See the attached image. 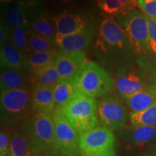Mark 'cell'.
<instances>
[{
    "mask_svg": "<svg viewBox=\"0 0 156 156\" xmlns=\"http://www.w3.org/2000/svg\"><path fill=\"white\" fill-rule=\"evenodd\" d=\"M96 48L105 56L116 60L119 67L132 64V58L136 54L122 27L112 17H107L101 23L98 29Z\"/></svg>",
    "mask_w": 156,
    "mask_h": 156,
    "instance_id": "6da1fadb",
    "label": "cell"
},
{
    "mask_svg": "<svg viewBox=\"0 0 156 156\" xmlns=\"http://www.w3.org/2000/svg\"><path fill=\"white\" fill-rule=\"evenodd\" d=\"M32 87L2 92L0 95L2 129L12 131L32 116Z\"/></svg>",
    "mask_w": 156,
    "mask_h": 156,
    "instance_id": "7a4b0ae2",
    "label": "cell"
},
{
    "mask_svg": "<svg viewBox=\"0 0 156 156\" xmlns=\"http://www.w3.org/2000/svg\"><path fill=\"white\" fill-rule=\"evenodd\" d=\"M74 129L80 134L99 126L98 102L94 98L81 95L61 110Z\"/></svg>",
    "mask_w": 156,
    "mask_h": 156,
    "instance_id": "3957f363",
    "label": "cell"
},
{
    "mask_svg": "<svg viewBox=\"0 0 156 156\" xmlns=\"http://www.w3.org/2000/svg\"><path fill=\"white\" fill-rule=\"evenodd\" d=\"M82 95L99 98L110 95L114 90V81L107 72L95 62L88 61L75 79Z\"/></svg>",
    "mask_w": 156,
    "mask_h": 156,
    "instance_id": "277c9868",
    "label": "cell"
},
{
    "mask_svg": "<svg viewBox=\"0 0 156 156\" xmlns=\"http://www.w3.org/2000/svg\"><path fill=\"white\" fill-rule=\"evenodd\" d=\"M30 145L41 153L54 151V124L51 115L34 114L19 126Z\"/></svg>",
    "mask_w": 156,
    "mask_h": 156,
    "instance_id": "5b68a950",
    "label": "cell"
},
{
    "mask_svg": "<svg viewBox=\"0 0 156 156\" xmlns=\"http://www.w3.org/2000/svg\"><path fill=\"white\" fill-rule=\"evenodd\" d=\"M80 156H116V136L103 126L80 135Z\"/></svg>",
    "mask_w": 156,
    "mask_h": 156,
    "instance_id": "8992f818",
    "label": "cell"
},
{
    "mask_svg": "<svg viewBox=\"0 0 156 156\" xmlns=\"http://www.w3.org/2000/svg\"><path fill=\"white\" fill-rule=\"evenodd\" d=\"M115 20L124 30L136 53H147L149 38L147 16L134 9L125 15L116 17Z\"/></svg>",
    "mask_w": 156,
    "mask_h": 156,
    "instance_id": "52a82bcc",
    "label": "cell"
},
{
    "mask_svg": "<svg viewBox=\"0 0 156 156\" xmlns=\"http://www.w3.org/2000/svg\"><path fill=\"white\" fill-rule=\"evenodd\" d=\"M51 116L54 124L53 152L61 156H80V134L64 118L61 110L55 109Z\"/></svg>",
    "mask_w": 156,
    "mask_h": 156,
    "instance_id": "ba28073f",
    "label": "cell"
},
{
    "mask_svg": "<svg viewBox=\"0 0 156 156\" xmlns=\"http://www.w3.org/2000/svg\"><path fill=\"white\" fill-rule=\"evenodd\" d=\"M98 117L101 126L116 132L125 127L127 112L119 98L106 95L98 102Z\"/></svg>",
    "mask_w": 156,
    "mask_h": 156,
    "instance_id": "9c48e42d",
    "label": "cell"
},
{
    "mask_svg": "<svg viewBox=\"0 0 156 156\" xmlns=\"http://www.w3.org/2000/svg\"><path fill=\"white\" fill-rule=\"evenodd\" d=\"M114 81L115 89L124 101L148 87L145 74L139 67H132V64L118 68Z\"/></svg>",
    "mask_w": 156,
    "mask_h": 156,
    "instance_id": "30bf717a",
    "label": "cell"
},
{
    "mask_svg": "<svg viewBox=\"0 0 156 156\" xmlns=\"http://www.w3.org/2000/svg\"><path fill=\"white\" fill-rule=\"evenodd\" d=\"M87 62L84 51L59 52L56 58L55 64L60 80L76 79Z\"/></svg>",
    "mask_w": 156,
    "mask_h": 156,
    "instance_id": "8fae6325",
    "label": "cell"
},
{
    "mask_svg": "<svg viewBox=\"0 0 156 156\" xmlns=\"http://www.w3.org/2000/svg\"><path fill=\"white\" fill-rule=\"evenodd\" d=\"M52 17L56 28V35L58 36L80 34L92 28L90 26V23L85 17L75 12L64 10Z\"/></svg>",
    "mask_w": 156,
    "mask_h": 156,
    "instance_id": "7c38bea8",
    "label": "cell"
},
{
    "mask_svg": "<svg viewBox=\"0 0 156 156\" xmlns=\"http://www.w3.org/2000/svg\"><path fill=\"white\" fill-rule=\"evenodd\" d=\"M124 143L133 147H142L156 140V125L124 127L118 131Z\"/></svg>",
    "mask_w": 156,
    "mask_h": 156,
    "instance_id": "4fadbf2b",
    "label": "cell"
},
{
    "mask_svg": "<svg viewBox=\"0 0 156 156\" xmlns=\"http://www.w3.org/2000/svg\"><path fill=\"white\" fill-rule=\"evenodd\" d=\"M94 38V30L89 28L87 30L69 36L56 35L55 42L56 47L61 52L83 51L88 47Z\"/></svg>",
    "mask_w": 156,
    "mask_h": 156,
    "instance_id": "5bb4252c",
    "label": "cell"
},
{
    "mask_svg": "<svg viewBox=\"0 0 156 156\" xmlns=\"http://www.w3.org/2000/svg\"><path fill=\"white\" fill-rule=\"evenodd\" d=\"M30 72L28 69H2L0 77L1 93L11 90L31 87Z\"/></svg>",
    "mask_w": 156,
    "mask_h": 156,
    "instance_id": "9a60e30c",
    "label": "cell"
},
{
    "mask_svg": "<svg viewBox=\"0 0 156 156\" xmlns=\"http://www.w3.org/2000/svg\"><path fill=\"white\" fill-rule=\"evenodd\" d=\"M31 100L35 114L51 115L55 110L53 87L33 85Z\"/></svg>",
    "mask_w": 156,
    "mask_h": 156,
    "instance_id": "2e32d148",
    "label": "cell"
},
{
    "mask_svg": "<svg viewBox=\"0 0 156 156\" xmlns=\"http://www.w3.org/2000/svg\"><path fill=\"white\" fill-rule=\"evenodd\" d=\"M28 55L7 41L1 45L0 62L2 69H28Z\"/></svg>",
    "mask_w": 156,
    "mask_h": 156,
    "instance_id": "e0dca14e",
    "label": "cell"
},
{
    "mask_svg": "<svg viewBox=\"0 0 156 156\" xmlns=\"http://www.w3.org/2000/svg\"><path fill=\"white\" fill-rule=\"evenodd\" d=\"M53 93L55 101V109L62 110L68 103L80 96V93L75 79L73 80H60L53 87Z\"/></svg>",
    "mask_w": 156,
    "mask_h": 156,
    "instance_id": "ac0fdd59",
    "label": "cell"
},
{
    "mask_svg": "<svg viewBox=\"0 0 156 156\" xmlns=\"http://www.w3.org/2000/svg\"><path fill=\"white\" fill-rule=\"evenodd\" d=\"M30 30L35 34L53 40H55L57 34L53 17H50L49 15H46L43 9L31 19Z\"/></svg>",
    "mask_w": 156,
    "mask_h": 156,
    "instance_id": "d6986e66",
    "label": "cell"
},
{
    "mask_svg": "<svg viewBox=\"0 0 156 156\" xmlns=\"http://www.w3.org/2000/svg\"><path fill=\"white\" fill-rule=\"evenodd\" d=\"M99 8L108 17H118L137 7L138 0H97Z\"/></svg>",
    "mask_w": 156,
    "mask_h": 156,
    "instance_id": "ffe728a7",
    "label": "cell"
},
{
    "mask_svg": "<svg viewBox=\"0 0 156 156\" xmlns=\"http://www.w3.org/2000/svg\"><path fill=\"white\" fill-rule=\"evenodd\" d=\"M31 84L53 87L60 81L55 62L30 73Z\"/></svg>",
    "mask_w": 156,
    "mask_h": 156,
    "instance_id": "44dd1931",
    "label": "cell"
},
{
    "mask_svg": "<svg viewBox=\"0 0 156 156\" xmlns=\"http://www.w3.org/2000/svg\"><path fill=\"white\" fill-rule=\"evenodd\" d=\"M156 101V90L151 87L142 90L128 98L125 102L132 112H141Z\"/></svg>",
    "mask_w": 156,
    "mask_h": 156,
    "instance_id": "7402d4cb",
    "label": "cell"
},
{
    "mask_svg": "<svg viewBox=\"0 0 156 156\" xmlns=\"http://www.w3.org/2000/svg\"><path fill=\"white\" fill-rule=\"evenodd\" d=\"M58 53L59 51H56V49L30 52L27 58L28 69L31 73L55 62Z\"/></svg>",
    "mask_w": 156,
    "mask_h": 156,
    "instance_id": "603a6c76",
    "label": "cell"
},
{
    "mask_svg": "<svg viewBox=\"0 0 156 156\" xmlns=\"http://www.w3.org/2000/svg\"><path fill=\"white\" fill-rule=\"evenodd\" d=\"M129 124L132 126L156 125V101L145 110L130 112Z\"/></svg>",
    "mask_w": 156,
    "mask_h": 156,
    "instance_id": "cb8c5ba5",
    "label": "cell"
},
{
    "mask_svg": "<svg viewBox=\"0 0 156 156\" xmlns=\"http://www.w3.org/2000/svg\"><path fill=\"white\" fill-rule=\"evenodd\" d=\"M10 132V151L14 156H25L30 143L26 135L18 128Z\"/></svg>",
    "mask_w": 156,
    "mask_h": 156,
    "instance_id": "d4e9b609",
    "label": "cell"
},
{
    "mask_svg": "<svg viewBox=\"0 0 156 156\" xmlns=\"http://www.w3.org/2000/svg\"><path fill=\"white\" fill-rule=\"evenodd\" d=\"M30 31V28L27 27H17L12 28L9 38V42L21 51L25 53L30 52L29 48Z\"/></svg>",
    "mask_w": 156,
    "mask_h": 156,
    "instance_id": "484cf974",
    "label": "cell"
},
{
    "mask_svg": "<svg viewBox=\"0 0 156 156\" xmlns=\"http://www.w3.org/2000/svg\"><path fill=\"white\" fill-rule=\"evenodd\" d=\"M56 45L55 40L41 36L30 31L29 35V48L30 52L45 51L56 49Z\"/></svg>",
    "mask_w": 156,
    "mask_h": 156,
    "instance_id": "4316f807",
    "label": "cell"
},
{
    "mask_svg": "<svg viewBox=\"0 0 156 156\" xmlns=\"http://www.w3.org/2000/svg\"><path fill=\"white\" fill-rule=\"evenodd\" d=\"M148 25V52L156 56V20L147 16Z\"/></svg>",
    "mask_w": 156,
    "mask_h": 156,
    "instance_id": "83f0119b",
    "label": "cell"
},
{
    "mask_svg": "<svg viewBox=\"0 0 156 156\" xmlns=\"http://www.w3.org/2000/svg\"><path fill=\"white\" fill-rule=\"evenodd\" d=\"M137 7L146 16L156 20V0H138Z\"/></svg>",
    "mask_w": 156,
    "mask_h": 156,
    "instance_id": "f1b7e54d",
    "label": "cell"
},
{
    "mask_svg": "<svg viewBox=\"0 0 156 156\" xmlns=\"http://www.w3.org/2000/svg\"><path fill=\"white\" fill-rule=\"evenodd\" d=\"M10 149V132L1 129L0 133V154L7 152Z\"/></svg>",
    "mask_w": 156,
    "mask_h": 156,
    "instance_id": "f546056e",
    "label": "cell"
},
{
    "mask_svg": "<svg viewBox=\"0 0 156 156\" xmlns=\"http://www.w3.org/2000/svg\"><path fill=\"white\" fill-rule=\"evenodd\" d=\"M9 27L6 23L2 20L1 28H0V44L2 45L5 43L9 41V35H10V30Z\"/></svg>",
    "mask_w": 156,
    "mask_h": 156,
    "instance_id": "4dcf8cb0",
    "label": "cell"
},
{
    "mask_svg": "<svg viewBox=\"0 0 156 156\" xmlns=\"http://www.w3.org/2000/svg\"><path fill=\"white\" fill-rule=\"evenodd\" d=\"M42 154L43 153L38 151L36 148H35L34 146L30 145L26 154H25V156H42Z\"/></svg>",
    "mask_w": 156,
    "mask_h": 156,
    "instance_id": "1f68e13d",
    "label": "cell"
},
{
    "mask_svg": "<svg viewBox=\"0 0 156 156\" xmlns=\"http://www.w3.org/2000/svg\"><path fill=\"white\" fill-rule=\"evenodd\" d=\"M54 2L58 3V4H67V3H71L75 0H52Z\"/></svg>",
    "mask_w": 156,
    "mask_h": 156,
    "instance_id": "d6a6232c",
    "label": "cell"
},
{
    "mask_svg": "<svg viewBox=\"0 0 156 156\" xmlns=\"http://www.w3.org/2000/svg\"><path fill=\"white\" fill-rule=\"evenodd\" d=\"M42 156H61L56 153H54L53 151L51 152H45V153H43Z\"/></svg>",
    "mask_w": 156,
    "mask_h": 156,
    "instance_id": "836d02e7",
    "label": "cell"
},
{
    "mask_svg": "<svg viewBox=\"0 0 156 156\" xmlns=\"http://www.w3.org/2000/svg\"><path fill=\"white\" fill-rule=\"evenodd\" d=\"M0 156H14V155H13L12 153L10 151V150H9L7 152H5V153L2 154H0Z\"/></svg>",
    "mask_w": 156,
    "mask_h": 156,
    "instance_id": "e575fe53",
    "label": "cell"
},
{
    "mask_svg": "<svg viewBox=\"0 0 156 156\" xmlns=\"http://www.w3.org/2000/svg\"><path fill=\"white\" fill-rule=\"evenodd\" d=\"M14 1H15V0H0L2 5H6V4H8V3H10V2H14Z\"/></svg>",
    "mask_w": 156,
    "mask_h": 156,
    "instance_id": "d590c367",
    "label": "cell"
}]
</instances>
